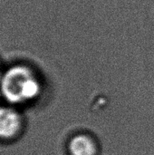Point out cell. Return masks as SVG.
<instances>
[{
  "label": "cell",
  "instance_id": "cell-1",
  "mask_svg": "<svg viewBox=\"0 0 154 155\" xmlns=\"http://www.w3.org/2000/svg\"><path fill=\"white\" fill-rule=\"evenodd\" d=\"M0 92L11 104L34 101L41 93V83L36 74L28 66L15 64L0 77Z\"/></svg>",
  "mask_w": 154,
  "mask_h": 155
},
{
  "label": "cell",
  "instance_id": "cell-2",
  "mask_svg": "<svg viewBox=\"0 0 154 155\" xmlns=\"http://www.w3.org/2000/svg\"><path fill=\"white\" fill-rule=\"evenodd\" d=\"M23 126L20 113L12 106H0V139L10 140L16 137Z\"/></svg>",
  "mask_w": 154,
  "mask_h": 155
},
{
  "label": "cell",
  "instance_id": "cell-3",
  "mask_svg": "<svg viewBox=\"0 0 154 155\" xmlns=\"http://www.w3.org/2000/svg\"><path fill=\"white\" fill-rule=\"evenodd\" d=\"M72 155H94L96 147L93 141L87 135H77L74 137L69 144Z\"/></svg>",
  "mask_w": 154,
  "mask_h": 155
}]
</instances>
